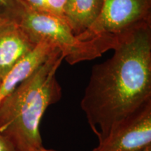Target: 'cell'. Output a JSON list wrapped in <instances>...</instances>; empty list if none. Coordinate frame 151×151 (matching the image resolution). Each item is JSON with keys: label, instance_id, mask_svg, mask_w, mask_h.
<instances>
[{"label": "cell", "instance_id": "7a4b0ae2", "mask_svg": "<svg viewBox=\"0 0 151 151\" xmlns=\"http://www.w3.org/2000/svg\"><path fill=\"white\" fill-rule=\"evenodd\" d=\"M64 56L55 49L27 78L0 102V133L16 151L43 148L39 125L50 105L60 101L62 88L56 78Z\"/></svg>", "mask_w": 151, "mask_h": 151}, {"label": "cell", "instance_id": "30bf717a", "mask_svg": "<svg viewBox=\"0 0 151 151\" xmlns=\"http://www.w3.org/2000/svg\"><path fill=\"white\" fill-rule=\"evenodd\" d=\"M46 3L50 14L64 20V8L66 0H46Z\"/></svg>", "mask_w": 151, "mask_h": 151}, {"label": "cell", "instance_id": "277c9868", "mask_svg": "<svg viewBox=\"0 0 151 151\" xmlns=\"http://www.w3.org/2000/svg\"><path fill=\"white\" fill-rule=\"evenodd\" d=\"M151 23V0H104L99 16L78 36L81 41L101 37H120Z\"/></svg>", "mask_w": 151, "mask_h": 151}, {"label": "cell", "instance_id": "7c38bea8", "mask_svg": "<svg viewBox=\"0 0 151 151\" xmlns=\"http://www.w3.org/2000/svg\"><path fill=\"white\" fill-rule=\"evenodd\" d=\"M0 151H16L6 138L0 133Z\"/></svg>", "mask_w": 151, "mask_h": 151}, {"label": "cell", "instance_id": "ba28073f", "mask_svg": "<svg viewBox=\"0 0 151 151\" xmlns=\"http://www.w3.org/2000/svg\"><path fill=\"white\" fill-rule=\"evenodd\" d=\"M104 0H66L64 20L76 36L88 29L99 16Z\"/></svg>", "mask_w": 151, "mask_h": 151}, {"label": "cell", "instance_id": "9c48e42d", "mask_svg": "<svg viewBox=\"0 0 151 151\" xmlns=\"http://www.w3.org/2000/svg\"><path fill=\"white\" fill-rule=\"evenodd\" d=\"M22 6V0H0V18L16 19Z\"/></svg>", "mask_w": 151, "mask_h": 151}, {"label": "cell", "instance_id": "9a60e30c", "mask_svg": "<svg viewBox=\"0 0 151 151\" xmlns=\"http://www.w3.org/2000/svg\"><path fill=\"white\" fill-rule=\"evenodd\" d=\"M1 79L0 78V86H1Z\"/></svg>", "mask_w": 151, "mask_h": 151}, {"label": "cell", "instance_id": "6da1fadb", "mask_svg": "<svg viewBox=\"0 0 151 151\" xmlns=\"http://www.w3.org/2000/svg\"><path fill=\"white\" fill-rule=\"evenodd\" d=\"M92 67L81 107L99 141L151 102V23L124 34Z\"/></svg>", "mask_w": 151, "mask_h": 151}, {"label": "cell", "instance_id": "8fae6325", "mask_svg": "<svg viewBox=\"0 0 151 151\" xmlns=\"http://www.w3.org/2000/svg\"><path fill=\"white\" fill-rule=\"evenodd\" d=\"M23 3L32 10L41 13L48 12L46 3V0H22Z\"/></svg>", "mask_w": 151, "mask_h": 151}, {"label": "cell", "instance_id": "5bb4252c", "mask_svg": "<svg viewBox=\"0 0 151 151\" xmlns=\"http://www.w3.org/2000/svg\"><path fill=\"white\" fill-rule=\"evenodd\" d=\"M143 151H151V146L148 147V148H146L144 150H143Z\"/></svg>", "mask_w": 151, "mask_h": 151}, {"label": "cell", "instance_id": "4fadbf2b", "mask_svg": "<svg viewBox=\"0 0 151 151\" xmlns=\"http://www.w3.org/2000/svg\"><path fill=\"white\" fill-rule=\"evenodd\" d=\"M38 151H56V150H51V149H46V148H45L44 147H43V148H41V150H38Z\"/></svg>", "mask_w": 151, "mask_h": 151}, {"label": "cell", "instance_id": "8992f818", "mask_svg": "<svg viewBox=\"0 0 151 151\" xmlns=\"http://www.w3.org/2000/svg\"><path fill=\"white\" fill-rule=\"evenodd\" d=\"M16 19L0 18V78L37 46Z\"/></svg>", "mask_w": 151, "mask_h": 151}, {"label": "cell", "instance_id": "3957f363", "mask_svg": "<svg viewBox=\"0 0 151 151\" xmlns=\"http://www.w3.org/2000/svg\"><path fill=\"white\" fill-rule=\"evenodd\" d=\"M16 20L36 43L41 41L50 43L59 49L70 65L99 58L116 48L120 41L119 37L109 36L79 40L64 20L48 13L34 11L23 1Z\"/></svg>", "mask_w": 151, "mask_h": 151}, {"label": "cell", "instance_id": "5b68a950", "mask_svg": "<svg viewBox=\"0 0 151 151\" xmlns=\"http://www.w3.org/2000/svg\"><path fill=\"white\" fill-rule=\"evenodd\" d=\"M151 146V102L122 122L92 151H143Z\"/></svg>", "mask_w": 151, "mask_h": 151}, {"label": "cell", "instance_id": "52a82bcc", "mask_svg": "<svg viewBox=\"0 0 151 151\" xmlns=\"http://www.w3.org/2000/svg\"><path fill=\"white\" fill-rule=\"evenodd\" d=\"M57 49L46 41H41L7 73L0 86V102L22 81L31 76Z\"/></svg>", "mask_w": 151, "mask_h": 151}]
</instances>
